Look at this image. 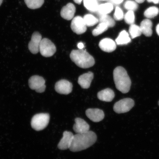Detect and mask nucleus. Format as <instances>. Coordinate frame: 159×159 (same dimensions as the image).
<instances>
[{
    "label": "nucleus",
    "instance_id": "1",
    "mask_svg": "<svg viewBox=\"0 0 159 159\" xmlns=\"http://www.w3.org/2000/svg\"><path fill=\"white\" fill-rule=\"evenodd\" d=\"M97 140L96 134L89 131L83 134L74 135L69 149L71 152H76L85 150L93 146Z\"/></svg>",
    "mask_w": 159,
    "mask_h": 159
},
{
    "label": "nucleus",
    "instance_id": "2",
    "mask_svg": "<svg viewBox=\"0 0 159 159\" xmlns=\"http://www.w3.org/2000/svg\"><path fill=\"white\" fill-rule=\"evenodd\" d=\"M113 75L116 89L124 94L128 93L130 89L131 81L126 70L122 67H117L114 69Z\"/></svg>",
    "mask_w": 159,
    "mask_h": 159
},
{
    "label": "nucleus",
    "instance_id": "3",
    "mask_svg": "<svg viewBox=\"0 0 159 159\" xmlns=\"http://www.w3.org/2000/svg\"><path fill=\"white\" fill-rule=\"evenodd\" d=\"M70 57L73 62L81 68H88L95 64L94 57L85 50H73L70 53Z\"/></svg>",
    "mask_w": 159,
    "mask_h": 159
},
{
    "label": "nucleus",
    "instance_id": "4",
    "mask_svg": "<svg viewBox=\"0 0 159 159\" xmlns=\"http://www.w3.org/2000/svg\"><path fill=\"white\" fill-rule=\"evenodd\" d=\"M50 120L49 115L47 113H41L34 115L32 118V128L36 131H40L46 128Z\"/></svg>",
    "mask_w": 159,
    "mask_h": 159
},
{
    "label": "nucleus",
    "instance_id": "5",
    "mask_svg": "<svg viewBox=\"0 0 159 159\" xmlns=\"http://www.w3.org/2000/svg\"><path fill=\"white\" fill-rule=\"evenodd\" d=\"M57 49L54 43L48 39H42L39 45V51L43 56L49 57L52 56L56 52Z\"/></svg>",
    "mask_w": 159,
    "mask_h": 159
},
{
    "label": "nucleus",
    "instance_id": "6",
    "mask_svg": "<svg viewBox=\"0 0 159 159\" xmlns=\"http://www.w3.org/2000/svg\"><path fill=\"white\" fill-rule=\"evenodd\" d=\"M134 105V101L132 99L124 98L115 103L114 110L115 112L118 114L126 113L130 111Z\"/></svg>",
    "mask_w": 159,
    "mask_h": 159
},
{
    "label": "nucleus",
    "instance_id": "7",
    "mask_svg": "<svg viewBox=\"0 0 159 159\" xmlns=\"http://www.w3.org/2000/svg\"><path fill=\"white\" fill-rule=\"evenodd\" d=\"M45 81L42 77L39 75H33L30 78L29 86L32 89L38 93L44 92L46 89Z\"/></svg>",
    "mask_w": 159,
    "mask_h": 159
},
{
    "label": "nucleus",
    "instance_id": "8",
    "mask_svg": "<svg viewBox=\"0 0 159 159\" xmlns=\"http://www.w3.org/2000/svg\"><path fill=\"white\" fill-rule=\"evenodd\" d=\"M72 31L76 34H83L87 30V26L85 24L84 19L80 16H77L72 20L71 24Z\"/></svg>",
    "mask_w": 159,
    "mask_h": 159
},
{
    "label": "nucleus",
    "instance_id": "9",
    "mask_svg": "<svg viewBox=\"0 0 159 159\" xmlns=\"http://www.w3.org/2000/svg\"><path fill=\"white\" fill-rule=\"evenodd\" d=\"M55 90L59 94L67 95L72 91V83L66 80H61L56 83Z\"/></svg>",
    "mask_w": 159,
    "mask_h": 159
},
{
    "label": "nucleus",
    "instance_id": "10",
    "mask_svg": "<svg viewBox=\"0 0 159 159\" xmlns=\"http://www.w3.org/2000/svg\"><path fill=\"white\" fill-rule=\"evenodd\" d=\"M42 39L41 34L38 32H35L32 35L28 47L30 51L33 54H37L39 52V45Z\"/></svg>",
    "mask_w": 159,
    "mask_h": 159
},
{
    "label": "nucleus",
    "instance_id": "11",
    "mask_svg": "<svg viewBox=\"0 0 159 159\" xmlns=\"http://www.w3.org/2000/svg\"><path fill=\"white\" fill-rule=\"evenodd\" d=\"M85 114L89 119L95 122H100L104 119L105 116L104 112L99 109H87Z\"/></svg>",
    "mask_w": 159,
    "mask_h": 159
},
{
    "label": "nucleus",
    "instance_id": "12",
    "mask_svg": "<svg viewBox=\"0 0 159 159\" xmlns=\"http://www.w3.org/2000/svg\"><path fill=\"white\" fill-rule=\"evenodd\" d=\"M74 135L72 133L66 131L63 133V137L57 146L60 150H66L69 148L72 143Z\"/></svg>",
    "mask_w": 159,
    "mask_h": 159
},
{
    "label": "nucleus",
    "instance_id": "13",
    "mask_svg": "<svg viewBox=\"0 0 159 159\" xmlns=\"http://www.w3.org/2000/svg\"><path fill=\"white\" fill-rule=\"evenodd\" d=\"M99 46L103 51L107 52H112L116 48V43L112 39L105 38L100 41Z\"/></svg>",
    "mask_w": 159,
    "mask_h": 159
},
{
    "label": "nucleus",
    "instance_id": "14",
    "mask_svg": "<svg viewBox=\"0 0 159 159\" xmlns=\"http://www.w3.org/2000/svg\"><path fill=\"white\" fill-rule=\"evenodd\" d=\"M73 129L77 134H83L89 131V126L84 119L77 118L75 119Z\"/></svg>",
    "mask_w": 159,
    "mask_h": 159
},
{
    "label": "nucleus",
    "instance_id": "15",
    "mask_svg": "<svg viewBox=\"0 0 159 159\" xmlns=\"http://www.w3.org/2000/svg\"><path fill=\"white\" fill-rule=\"evenodd\" d=\"M76 8L72 3H69L61 9V15L63 18L70 20L72 19L75 14Z\"/></svg>",
    "mask_w": 159,
    "mask_h": 159
},
{
    "label": "nucleus",
    "instance_id": "16",
    "mask_svg": "<svg viewBox=\"0 0 159 159\" xmlns=\"http://www.w3.org/2000/svg\"><path fill=\"white\" fill-rule=\"evenodd\" d=\"M94 78V74L91 71L84 73L79 77L78 82L81 88L84 89H89L93 80Z\"/></svg>",
    "mask_w": 159,
    "mask_h": 159
},
{
    "label": "nucleus",
    "instance_id": "17",
    "mask_svg": "<svg viewBox=\"0 0 159 159\" xmlns=\"http://www.w3.org/2000/svg\"><path fill=\"white\" fill-rule=\"evenodd\" d=\"M114 91L110 89H106L99 91L97 94L98 98L102 101L110 102L114 98Z\"/></svg>",
    "mask_w": 159,
    "mask_h": 159
},
{
    "label": "nucleus",
    "instance_id": "18",
    "mask_svg": "<svg viewBox=\"0 0 159 159\" xmlns=\"http://www.w3.org/2000/svg\"><path fill=\"white\" fill-rule=\"evenodd\" d=\"M152 23L150 20L145 19L141 23L140 28L142 33L146 37H151L152 35Z\"/></svg>",
    "mask_w": 159,
    "mask_h": 159
},
{
    "label": "nucleus",
    "instance_id": "19",
    "mask_svg": "<svg viewBox=\"0 0 159 159\" xmlns=\"http://www.w3.org/2000/svg\"><path fill=\"white\" fill-rule=\"evenodd\" d=\"M114 7L112 3H107L99 5L96 12L98 16L108 15L112 12Z\"/></svg>",
    "mask_w": 159,
    "mask_h": 159
},
{
    "label": "nucleus",
    "instance_id": "20",
    "mask_svg": "<svg viewBox=\"0 0 159 159\" xmlns=\"http://www.w3.org/2000/svg\"><path fill=\"white\" fill-rule=\"evenodd\" d=\"M131 41L128 33L125 30L121 31L115 40L116 44L118 45H126L130 43Z\"/></svg>",
    "mask_w": 159,
    "mask_h": 159
},
{
    "label": "nucleus",
    "instance_id": "21",
    "mask_svg": "<svg viewBox=\"0 0 159 159\" xmlns=\"http://www.w3.org/2000/svg\"><path fill=\"white\" fill-rule=\"evenodd\" d=\"M99 23H104L108 26V27H113L115 25L114 20L108 15L98 16Z\"/></svg>",
    "mask_w": 159,
    "mask_h": 159
},
{
    "label": "nucleus",
    "instance_id": "22",
    "mask_svg": "<svg viewBox=\"0 0 159 159\" xmlns=\"http://www.w3.org/2000/svg\"><path fill=\"white\" fill-rule=\"evenodd\" d=\"M28 7L32 9L39 8L44 2V0H24Z\"/></svg>",
    "mask_w": 159,
    "mask_h": 159
},
{
    "label": "nucleus",
    "instance_id": "23",
    "mask_svg": "<svg viewBox=\"0 0 159 159\" xmlns=\"http://www.w3.org/2000/svg\"><path fill=\"white\" fill-rule=\"evenodd\" d=\"M84 4L89 11L96 12L98 7L97 0H84Z\"/></svg>",
    "mask_w": 159,
    "mask_h": 159
},
{
    "label": "nucleus",
    "instance_id": "24",
    "mask_svg": "<svg viewBox=\"0 0 159 159\" xmlns=\"http://www.w3.org/2000/svg\"><path fill=\"white\" fill-rule=\"evenodd\" d=\"M129 33L132 39L140 36L142 34L140 26L134 24L130 25L129 27Z\"/></svg>",
    "mask_w": 159,
    "mask_h": 159
},
{
    "label": "nucleus",
    "instance_id": "25",
    "mask_svg": "<svg viewBox=\"0 0 159 159\" xmlns=\"http://www.w3.org/2000/svg\"><path fill=\"white\" fill-rule=\"evenodd\" d=\"M83 18L87 26L92 27L99 22L98 19L91 14L85 15Z\"/></svg>",
    "mask_w": 159,
    "mask_h": 159
},
{
    "label": "nucleus",
    "instance_id": "26",
    "mask_svg": "<svg viewBox=\"0 0 159 159\" xmlns=\"http://www.w3.org/2000/svg\"><path fill=\"white\" fill-rule=\"evenodd\" d=\"M159 13V10L158 7H149L144 11V16L147 18H153L157 16Z\"/></svg>",
    "mask_w": 159,
    "mask_h": 159
},
{
    "label": "nucleus",
    "instance_id": "27",
    "mask_svg": "<svg viewBox=\"0 0 159 159\" xmlns=\"http://www.w3.org/2000/svg\"><path fill=\"white\" fill-rule=\"evenodd\" d=\"M108 28V26L105 24L99 23L96 28L93 31L92 34L94 36H97L106 31Z\"/></svg>",
    "mask_w": 159,
    "mask_h": 159
},
{
    "label": "nucleus",
    "instance_id": "28",
    "mask_svg": "<svg viewBox=\"0 0 159 159\" xmlns=\"http://www.w3.org/2000/svg\"><path fill=\"white\" fill-rule=\"evenodd\" d=\"M124 7L125 9L129 11H136L138 8V5L136 2L134 1H126L124 3Z\"/></svg>",
    "mask_w": 159,
    "mask_h": 159
},
{
    "label": "nucleus",
    "instance_id": "29",
    "mask_svg": "<svg viewBox=\"0 0 159 159\" xmlns=\"http://www.w3.org/2000/svg\"><path fill=\"white\" fill-rule=\"evenodd\" d=\"M124 19L125 21L128 24H134L135 21V16L134 11H128L124 16Z\"/></svg>",
    "mask_w": 159,
    "mask_h": 159
},
{
    "label": "nucleus",
    "instance_id": "30",
    "mask_svg": "<svg viewBox=\"0 0 159 159\" xmlns=\"http://www.w3.org/2000/svg\"><path fill=\"white\" fill-rule=\"evenodd\" d=\"M124 13L120 7H117L114 15V19L116 21H120L124 18Z\"/></svg>",
    "mask_w": 159,
    "mask_h": 159
},
{
    "label": "nucleus",
    "instance_id": "31",
    "mask_svg": "<svg viewBox=\"0 0 159 159\" xmlns=\"http://www.w3.org/2000/svg\"><path fill=\"white\" fill-rule=\"evenodd\" d=\"M113 3L116 4H119L122 3L124 0H112Z\"/></svg>",
    "mask_w": 159,
    "mask_h": 159
},
{
    "label": "nucleus",
    "instance_id": "32",
    "mask_svg": "<svg viewBox=\"0 0 159 159\" xmlns=\"http://www.w3.org/2000/svg\"><path fill=\"white\" fill-rule=\"evenodd\" d=\"M77 47L80 49H82L84 48V44L82 43H79L77 44Z\"/></svg>",
    "mask_w": 159,
    "mask_h": 159
},
{
    "label": "nucleus",
    "instance_id": "33",
    "mask_svg": "<svg viewBox=\"0 0 159 159\" xmlns=\"http://www.w3.org/2000/svg\"><path fill=\"white\" fill-rule=\"evenodd\" d=\"M147 1L149 3L153 2L156 4L159 3V0H147Z\"/></svg>",
    "mask_w": 159,
    "mask_h": 159
},
{
    "label": "nucleus",
    "instance_id": "34",
    "mask_svg": "<svg viewBox=\"0 0 159 159\" xmlns=\"http://www.w3.org/2000/svg\"><path fill=\"white\" fill-rule=\"evenodd\" d=\"M75 3L78 4L79 5L81 4V2L82 1V0H73Z\"/></svg>",
    "mask_w": 159,
    "mask_h": 159
},
{
    "label": "nucleus",
    "instance_id": "35",
    "mask_svg": "<svg viewBox=\"0 0 159 159\" xmlns=\"http://www.w3.org/2000/svg\"><path fill=\"white\" fill-rule=\"evenodd\" d=\"M156 30L157 34L158 35V36H159V23L157 26V27L156 28Z\"/></svg>",
    "mask_w": 159,
    "mask_h": 159
},
{
    "label": "nucleus",
    "instance_id": "36",
    "mask_svg": "<svg viewBox=\"0 0 159 159\" xmlns=\"http://www.w3.org/2000/svg\"><path fill=\"white\" fill-rule=\"evenodd\" d=\"M136 2L139 3H143L145 1V0H135Z\"/></svg>",
    "mask_w": 159,
    "mask_h": 159
},
{
    "label": "nucleus",
    "instance_id": "37",
    "mask_svg": "<svg viewBox=\"0 0 159 159\" xmlns=\"http://www.w3.org/2000/svg\"><path fill=\"white\" fill-rule=\"evenodd\" d=\"M3 0H0V6H1Z\"/></svg>",
    "mask_w": 159,
    "mask_h": 159
},
{
    "label": "nucleus",
    "instance_id": "38",
    "mask_svg": "<svg viewBox=\"0 0 159 159\" xmlns=\"http://www.w3.org/2000/svg\"><path fill=\"white\" fill-rule=\"evenodd\" d=\"M101 1H107V0H101Z\"/></svg>",
    "mask_w": 159,
    "mask_h": 159
},
{
    "label": "nucleus",
    "instance_id": "39",
    "mask_svg": "<svg viewBox=\"0 0 159 159\" xmlns=\"http://www.w3.org/2000/svg\"><path fill=\"white\" fill-rule=\"evenodd\" d=\"M158 105H159V102H158Z\"/></svg>",
    "mask_w": 159,
    "mask_h": 159
}]
</instances>
